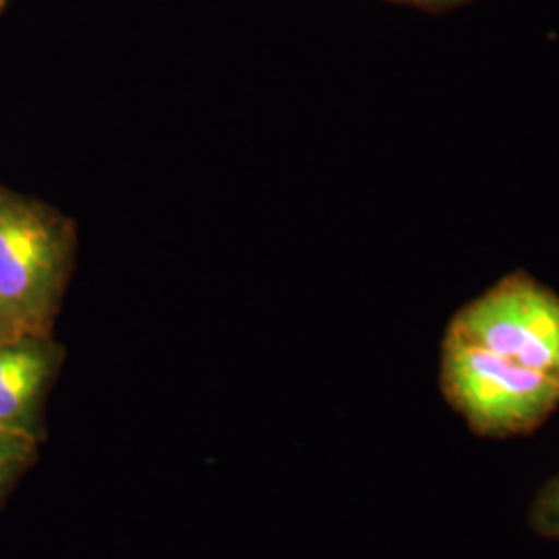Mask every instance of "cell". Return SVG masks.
Returning a JSON list of instances; mask_svg holds the SVG:
<instances>
[{
    "instance_id": "cell-1",
    "label": "cell",
    "mask_w": 559,
    "mask_h": 559,
    "mask_svg": "<svg viewBox=\"0 0 559 559\" xmlns=\"http://www.w3.org/2000/svg\"><path fill=\"white\" fill-rule=\"evenodd\" d=\"M73 251L71 221L0 187V320L13 334L50 336Z\"/></svg>"
},
{
    "instance_id": "cell-2",
    "label": "cell",
    "mask_w": 559,
    "mask_h": 559,
    "mask_svg": "<svg viewBox=\"0 0 559 559\" xmlns=\"http://www.w3.org/2000/svg\"><path fill=\"white\" fill-rule=\"evenodd\" d=\"M441 394L480 438H516L543 427L559 408V380L462 340L443 336Z\"/></svg>"
},
{
    "instance_id": "cell-3",
    "label": "cell",
    "mask_w": 559,
    "mask_h": 559,
    "mask_svg": "<svg viewBox=\"0 0 559 559\" xmlns=\"http://www.w3.org/2000/svg\"><path fill=\"white\" fill-rule=\"evenodd\" d=\"M445 336L559 380V295L531 274H508L468 300Z\"/></svg>"
},
{
    "instance_id": "cell-4",
    "label": "cell",
    "mask_w": 559,
    "mask_h": 559,
    "mask_svg": "<svg viewBox=\"0 0 559 559\" xmlns=\"http://www.w3.org/2000/svg\"><path fill=\"white\" fill-rule=\"evenodd\" d=\"M59 350L48 338H0V425L34 431L41 394L55 376Z\"/></svg>"
},
{
    "instance_id": "cell-5",
    "label": "cell",
    "mask_w": 559,
    "mask_h": 559,
    "mask_svg": "<svg viewBox=\"0 0 559 559\" xmlns=\"http://www.w3.org/2000/svg\"><path fill=\"white\" fill-rule=\"evenodd\" d=\"M38 438L34 431L0 425V493L34 456Z\"/></svg>"
},
{
    "instance_id": "cell-6",
    "label": "cell",
    "mask_w": 559,
    "mask_h": 559,
    "mask_svg": "<svg viewBox=\"0 0 559 559\" xmlns=\"http://www.w3.org/2000/svg\"><path fill=\"white\" fill-rule=\"evenodd\" d=\"M526 520L533 533L559 543V471L540 485L528 506Z\"/></svg>"
},
{
    "instance_id": "cell-7",
    "label": "cell",
    "mask_w": 559,
    "mask_h": 559,
    "mask_svg": "<svg viewBox=\"0 0 559 559\" xmlns=\"http://www.w3.org/2000/svg\"><path fill=\"white\" fill-rule=\"evenodd\" d=\"M417 4L423 7H452V4H459L462 0H413Z\"/></svg>"
},
{
    "instance_id": "cell-8",
    "label": "cell",
    "mask_w": 559,
    "mask_h": 559,
    "mask_svg": "<svg viewBox=\"0 0 559 559\" xmlns=\"http://www.w3.org/2000/svg\"><path fill=\"white\" fill-rule=\"evenodd\" d=\"M11 336H17V334H13V332L7 328V323L0 320V338H11Z\"/></svg>"
},
{
    "instance_id": "cell-9",
    "label": "cell",
    "mask_w": 559,
    "mask_h": 559,
    "mask_svg": "<svg viewBox=\"0 0 559 559\" xmlns=\"http://www.w3.org/2000/svg\"><path fill=\"white\" fill-rule=\"evenodd\" d=\"M4 4H7V0H0V11L4 9Z\"/></svg>"
}]
</instances>
